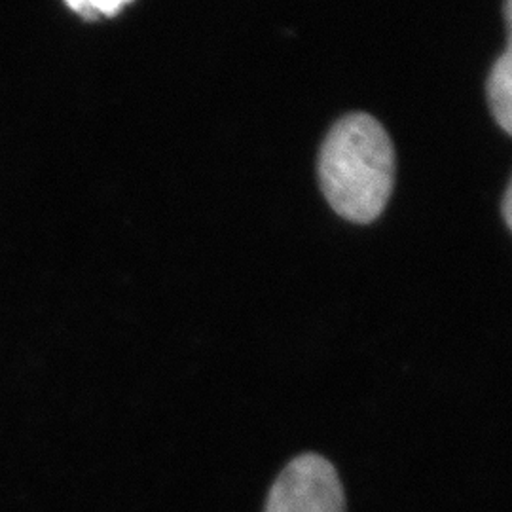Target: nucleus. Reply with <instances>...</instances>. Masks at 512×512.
Returning a JSON list of instances; mask_svg holds the SVG:
<instances>
[{"label":"nucleus","instance_id":"obj_2","mask_svg":"<svg viewBox=\"0 0 512 512\" xmlns=\"http://www.w3.org/2000/svg\"><path fill=\"white\" fill-rule=\"evenodd\" d=\"M266 512H346L344 488L329 459H293L275 480Z\"/></svg>","mask_w":512,"mask_h":512},{"label":"nucleus","instance_id":"obj_4","mask_svg":"<svg viewBox=\"0 0 512 512\" xmlns=\"http://www.w3.org/2000/svg\"><path fill=\"white\" fill-rule=\"evenodd\" d=\"M511 188L507 190V194H505V200H503V217H505V222H507V226H511Z\"/></svg>","mask_w":512,"mask_h":512},{"label":"nucleus","instance_id":"obj_1","mask_svg":"<svg viewBox=\"0 0 512 512\" xmlns=\"http://www.w3.org/2000/svg\"><path fill=\"white\" fill-rule=\"evenodd\" d=\"M395 147L368 114H349L330 129L319 152V184L330 207L355 224L384 213L395 186Z\"/></svg>","mask_w":512,"mask_h":512},{"label":"nucleus","instance_id":"obj_3","mask_svg":"<svg viewBox=\"0 0 512 512\" xmlns=\"http://www.w3.org/2000/svg\"><path fill=\"white\" fill-rule=\"evenodd\" d=\"M488 103L495 122L511 133L512 126V57L511 50H505L495 61L494 69L488 76Z\"/></svg>","mask_w":512,"mask_h":512}]
</instances>
